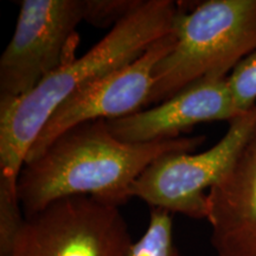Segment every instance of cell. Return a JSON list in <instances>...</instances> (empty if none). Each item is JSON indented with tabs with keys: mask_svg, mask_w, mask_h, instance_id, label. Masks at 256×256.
<instances>
[{
	"mask_svg": "<svg viewBox=\"0 0 256 256\" xmlns=\"http://www.w3.org/2000/svg\"><path fill=\"white\" fill-rule=\"evenodd\" d=\"M204 142L206 136H197L128 144L114 136L107 120L88 121L25 162L17 184L19 203L25 217L72 196H92L120 208L133 197L134 183L156 159L171 152H194Z\"/></svg>",
	"mask_w": 256,
	"mask_h": 256,
	"instance_id": "6da1fadb",
	"label": "cell"
},
{
	"mask_svg": "<svg viewBox=\"0 0 256 256\" xmlns=\"http://www.w3.org/2000/svg\"><path fill=\"white\" fill-rule=\"evenodd\" d=\"M180 5L142 0L90 50L50 74L28 95L0 98V188L17 192L31 146L50 115L70 95L106 74L132 63L174 28Z\"/></svg>",
	"mask_w": 256,
	"mask_h": 256,
	"instance_id": "7a4b0ae2",
	"label": "cell"
},
{
	"mask_svg": "<svg viewBox=\"0 0 256 256\" xmlns=\"http://www.w3.org/2000/svg\"><path fill=\"white\" fill-rule=\"evenodd\" d=\"M172 32L176 44L154 69L148 104H159L206 78H226L256 49V0H208L184 11Z\"/></svg>",
	"mask_w": 256,
	"mask_h": 256,
	"instance_id": "3957f363",
	"label": "cell"
},
{
	"mask_svg": "<svg viewBox=\"0 0 256 256\" xmlns=\"http://www.w3.org/2000/svg\"><path fill=\"white\" fill-rule=\"evenodd\" d=\"M133 246L119 206L72 196L24 216L0 256H130Z\"/></svg>",
	"mask_w": 256,
	"mask_h": 256,
	"instance_id": "277c9868",
	"label": "cell"
},
{
	"mask_svg": "<svg viewBox=\"0 0 256 256\" xmlns=\"http://www.w3.org/2000/svg\"><path fill=\"white\" fill-rule=\"evenodd\" d=\"M86 0H24L11 40L0 58V98L28 95L75 58L76 28L86 22Z\"/></svg>",
	"mask_w": 256,
	"mask_h": 256,
	"instance_id": "5b68a950",
	"label": "cell"
},
{
	"mask_svg": "<svg viewBox=\"0 0 256 256\" xmlns=\"http://www.w3.org/2000/svg\"><path fill=\"white\" fill-rule=\"evenodd\" d=\"M256 124V106L229 122L220 140L204 152H171L140 174L132 196L151 208L206 220L208 192L226 174Z\"/></svg>",
	"mask_w": 256,
	"mask_h": 256,
	"instance_id": "8992f818",
	"label": "cell"
},
{
	"mask_svg": "<svg viewBox=\"0 0 256 256\" xmlns=\"http://www.w3.org/2000/svg\"><path fill=\"white\" fill-rule=\"evenodd\" d=\"M174 44L176 36L171 31L132 63L106 74L70 95L50 115L25 162L37 158L60 134L78 124L118 119L144 110L153 87L156 64Z\"/></svg>",
	"mask_w": 256,
	"mask_h": 256,
	"instance_id": "52a82bcc",
	"label": "cell"
},
{
	"mask_svg": "<svg viewBox=\"0 0 256 256\" xmlns=\"http://www.w3.org/2000/svg\"><path fill=\"white\" fill-rule=\"evenodd\" d=\"M242 115L226 78H206L150 110L107 120L115 138L128 144L177 139L198 124L232 121Z\"/></svg>",
	"mask_w": 256,
	"mask_h": 256,
	"instance_id": "ba28073f",
	"label": "cell"
},
{
	"mask_svg": "<svg viewBox=\"0 0 256 256\" xmlns=\"http://www.w3.org/2000/svg\"><path fill=\"white\" fill-rule=\"evenodd\" d=\"M206 220L216 256H256V124L208 192Z\"/></svg>",
	"mask_w": 256,
	"mask_h": 256,
	"instance_id": "9c48e42d",
	"label": "cell"
},
{
	"mask_svg": "<svg viewBox=\"0 0 256 256\" xmlns=\"http://www.w3.org/2000/svg\"><path fill=\"white\" fill-rule=\"evenodd\" d=\"M130 256H179L174 241L171 212L151 208L146 232L134 242Z\"/></svg>",
	"mask_w": 256,
	"mask_h": 256,
	"instance_id": "30bf717a",
	"label": "cell"
},
{
	"mask_svg": "<svg viewBox=\"0 0 256 256\" xmlns=\"http://www.w3.org/2000/svg\"><path fill=\"white\" fill-rule=\"evenodd\" d=\"M236 107L241 113L256 106V49L244 57L228 76Z\"/></svg>",
	"mask_w": 256,
	"mask_h": 256,
	"instance_id": "8fae6325",
	"label": "cell"
},
{
	"mask_svg": "<svg viewBox=\"0 0 256 256\" xmlns=\"http://www.w3.org/2000/svg\"><path fill=\"white\" fill-rule=\"evenodd\" d=\"M140 2L142 0H86V22L100 28L115 26Z\"/></svg>",
	"mask_w": 256,
	"mask_h": 256,
	"instance_id": "7c38bea8",
	"label": "cell"
}]
</instances>
